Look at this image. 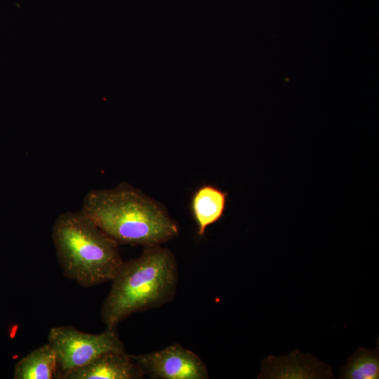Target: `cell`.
<instances>
[{
	"instance_id": "cell-1",
	"label": "cell",
	"mask_w": 379,
	"mask_h": 379,
	"mask_svg": "<svg viewBox=\"0 0 379 379\" xmlns=\"http://www.w3.org/2000/svg\"><path fill=\"white\" fill-rule=\"evenodd\" d=\"M80 210L119 246L161 245L179 234L161 204L126 182L88 192Z\"/></svg>"
},
{
	"instance_id": "cell-2",
	"label": "cell",
	"mask_w": 379,
	"mask_h": 379,
	"mask_svg": "<svg viewBox=\"0 0 379 379\" xmlns=\"http://www.w3.org/2000/svg\"><path fill=\"white\" fill-rule=\"evenodd\" d=\"M178 283L173 252L161 245L145 246L139 257L124 262L112 280L101 309L102 322L117 327L132 314L162 306L174 298Z\"/></svg>"
},
{
	"instance_id": "cell-3",
	"label": "cell",
	"mask_w": 379,
	"mask_h": 379,
	"mask_svg": "<svg viewBox=\"0 0 379 379\" xmlns=\"http://www.w3.org/2000/svg\"><path fill=\"white\" fill-rule=\"evenodd\" d=\"M52 239L64 276L83 287L112 281L124 262L119 245L81 210L57 218Z\"/></svg>"
},
{
	"instance_id": "cell-4",
	"label": "cell",
	"mask_w": 379,
	"mask_h": 379,
	"mask_svg": "<svg viewBox=\"0 0 379 379\" xmlns=\"http://www.w3.org/2000/svg\"><path fill=\"white\" fill-rule=\"evenodd\" d=\"M48 343L53 349L58 363V379L83 367L107 352L125 351L117 327L106 326L98 334L81 331L72 326L53 327Z\"/></svg>"
},
{
	"instance_id": "cell-5",
	"label": "cell",
	"mask_w": 379,
	"mask_h": 379,
	"mask_svg": "<svg viewBox=\"0 0 379 379\" xmlns=\"http://www.w3.org/2000/svg\"><path fill=\"white\" fill-rule=\"evenodd\" d=\"M151 379H208L206 365L192 351L175 343L161 350L133 355Z\"/></svg>"
},
{
	"instance_id": "cell-6",
	"label": "cell",
	"mask_w": 379,
	"mask_h": 379,
	"mask_svg": "<svg viewBox=\"0 0 379 379\" xmlns=\"http://www.w3.org/2000/svg\"><path fill=\"white\" fill-rule=\"evenodd\" d=\"M145 376L133 354L112 352L69 373L65 379H142Z\"/></svg>"
},
{
	"instance_id": "cell-7",
	"label": "cell",
	"mask_w": 379,
	"mask_h": 379,
	"mask_svg": "<svg viewBox=\"0 0 379 379\" xmlns=\"http://www.w3.org/2000/svg\"><path fill=\"white\" fill-rule=\"evenodd\" d=\"M227 194L212 185H203L193 193L190 209L197 226V234L203 237L208 226L222 216Z\"/></svg>"
},
{
	"instance_id": "cell-8",
	"label": "cell",
	"mask_w": 379,
	"mask_h": 379,
	"mask_svg": "<svg viewBox=\"0 0 379 379\" xmlns=\"http://www.w3.org/2000/svg\"><path fill=\"white\" fill-rule=\"evenodd\" d=\"M15 379H58L55 353L48 343L32 350L15 366Z\"/></svg>"
},
{
	"instance_id": "cell-9",
	"label": "cell",
	"mask_w": 379,
	"mask_h": 379,
	"mask_svg": "<svg viewBox=\"0 0 379 379\" xmlns=\"http://www.w3.org/2000/svg\"><path fill=\"white\" fill-rule=\"evenodd\" d=\"M378 350L358 349L342 368L340 378L347 379H378L379 377Z\"/></svg>"
}]
</instances>
